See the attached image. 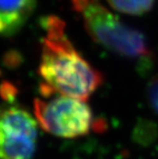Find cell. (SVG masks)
I'll return each mask as SVG.
<instances>
[{
	"label": "cell",
	"instance_id": "52a82bcc",
	"mask_svg": "<svg viewBox=\"0 0 158 159\" xmlns=\"http://www.w3.org/2000/svg\"><path fill=\"white\" fill-rule=\"evenodd\" d=\"M146 92L149 106L156 116H158V73L150 79Z\"/></svg>",
	"mask_w": 158,
	"mask_h": 159
},
{
	"label": "cell",
	"instance_id": "277c9868",
	"mask_svg": "<svg viewBox=\"0 0 158 159\" xmlns=\"http://www.w3.org/2000/svg\"><path fill=\"white\" fill-rule=\"evenodd\" d=\"M38 122L20 105H0V159H32L36 152Z\"/></svg>",
	"mask_w": 158,
	"mask_h": 159
},
{
	"label": "cell",
	"instance_id": "3957f363",
	"mask_svg": "<svg viewBox=\"0 0 158 159\" xmlns=\"http://www.w3.org/2000/svg\"><path fill=\"white\" fill-rule=\"evenodd\" d=\"M34 99V116L42 129L61 138H77L94 128L93 113L87 103L75 98L54 94Z\"/></svg>",
	"mask_w": 158,
	"mask_h": 159
},
{
	"label": "cell",
	"instance_id": "7a4b0ae2",
	"mask_svg": "<svg viewBox=\"0 0 158 159\" xmlns=\"http://www.w3.org/2000/svg\"><path fill=\"white\" fill-rule=\"evenodd\" d=\"M92 39L109 52L148 69L154 62V51L146 35L123 22L100 0H70Z\"/></svg>",
	"mask_w": 158,
	"mask_h": 159
},
{
	"label": "cell",
	"instance_id": "8992f818",
	"mask_svg": "<svg viewBox=\"0 0 158 159\" xmlns=\"http://www.w3.org/2000/svg\"><path fill=\"white\" fill-rule=\"evenodd\" d=\"M112 10L132 16H140L151 11L155 0H107Z\"/></svg>",
	"mask_w": 158,
	"mask_h": 159
},
{
	"label": "cell",
	"instance_id": "5b68a950",
	"mask_svg": "<svg viewBox=\"0 0 158 159\" xmlns=\"http://www.w3.org/2000/svg\"><path fill=\"white\" fill-rule=\"evenodd\" d=\"M37 0H0V35L11 36L24 27Z\"/></svg>",
	"mask_w": 158,
	"mask_h": 159
},
{
	"label": "cell",
	"instance_id": "6da1fadb",
	"mask_svg": "<svg viewBox=\"0 0 158 159\" xmlns=\"http://www.w3.org/2000/svg\"><path fill=\"white\" fill-rule=\"evenodd\" d=\"M42 25L45 36L38 68L41 94L43 97L59 94L87 101L103 84V75L74 48L62 19L49 16Z\"/></svg>",
	"mask_w": 158,
	"mask_h": 159
}]
</instances>
